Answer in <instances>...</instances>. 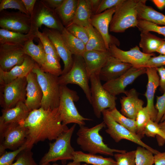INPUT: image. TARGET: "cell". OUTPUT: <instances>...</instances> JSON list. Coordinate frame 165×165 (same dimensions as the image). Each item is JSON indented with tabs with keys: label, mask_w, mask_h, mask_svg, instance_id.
Wrapping results in <instances>:
<instances>
[{
	"label": "cell",
	"mask_w": 165,
	"mask_h": 165,
	"mask_svg": "<svg viewBox=\"0 0 165 165\" xmlns=\"http://www.w3.org/2000/svg\"><path fill=\"white\" fill-rule=\"evenodd\" d=\"M108 109L110 114L116 122L131 132L136 134L137 128L135 120L126 117L116 107L112 109Z\"/></svg>",
	"instance_id": "e575fe53"
},
{
	"label": "cell",
	"mask_w": 165,
	"mask_h": 165,
	"mask_svg": "<svg viewBox=\"0 0 165 165\" xmlns=\"http://www.w3.org/2000/svg\"><path fill=\"white\" fill-rule=\"evenodd\" d=\"M31 149L26 148L18 155L16 162L12 165H38L33 157Z\"/></svg>",
	"instance_id": "b9f144b4"
},
{
	"label": "cell",
	"mask_w": 165,
	"mask_h": 165,
	"mask_svg": "<svg viewBox=\"0 0 165 165\" xmlns=\"http://www.w3.org/2000/svg\"><path fill=\"white\" fill-rule=\"evenodd\" d=\"M118 6L101 13L92 15L91 18V24L102 36L106 48L108 50L110 44H114L116 45L117 44V42L118 40L114 37L110 35L108 31L112 17Z\"/></svg>",
	"instance_id": "2e32d148"
},
{
	"label": "cell",
	"mask_w": 165,
	"mask_h": 165,
	"mask_svg": "<svg viewBox=\"0 0 165 165\" xmlns=\"http://www.w3.org/2000/svg\"><path fill=\"white\" fill-rule=\"evenodd\" d=\"M145 68L132 66L119 77L106 82L103 85L104 88L112 95L116 96L121 93L125 94V88L132 84L140 75L145 73Z\"/></svg>",
	"instance_id": "9a60e30c"
},
{
	"label": "cell",
	"mask_w": 165,
	"mask_h": 165,
	"mask_svg": "<svg viewBox=\"0 0 165 165\" xmlns=\"http://www.w3.org/2000/svg\"><path fill=\"white\" fill-rule=\"evenodd\" d=\"M151 119L150 115L147 107H143L138 111L136 120V134L140 139L144 137V131L148 123Z\"/></svg>",
	"instance_id": "d590c367"
},
{
	"label": "cell",
	"mask_w": 165,
	"mask_h": 165,
	"mask_svg": "<svg viewBox=\"0 0 165 165\" xmlns=\"http://www.w3.org/2000/svg\"><path fill=\"white\" fill-rule=\"evenodd\" d=\"M111 56L109 50L98 51H86L82 55L85 62L88 77L93 75H99L109 57Z\"/></svg>",
	"instance_id": "7402d4cb"
},
{
	"label": "cell",
	"mask_w": 165,
	"mask_h": 165,
	"mask_svg": "<svg viewBox=\"0 0 165 165\" xmlns=\"http://www.w3.org/2000/svg\"><path fill=\"white\" fill-rule=\"evenodd\" d=\"M146 73L148 79L146 91L144 94L147 101L146 106L149 110L151 119L155 122L157 111L154 105V100L156 91L159 86L160 77L155 68L146 67Z\"/></svg>",
	"instance_id": "44dd1931"
},
{
	"label": "cell",
	"mask_w": 165,
	"mask_h": 165,
	"mask_svg": "<svg viewBox=\"0 0 165 165\" xmlns=\"http://www.w3.org/2000/svg\"><path fill=\"white\" fill-rule=\"evenodd\" d=\"M99 75L94 74L90 77L92 105L96 116L100 118L104 110L116 107L117 97L106 90L101 84Z\"/></svg>",
	"instance_id": "ba28073f"
},
{
	"label": "cell",
	"mask_w": 165,
	"mask_h": 165,
	"mask_svg": "<svg viewBox=\"0 0 165 165\" xmlns=\"http://www.w3.org/2000/svg\"><path fill=\"white\" fill-rule=\"evenodd\" d=\"M155 107L157 111L155 122L158 123L165 119V92L162 95L156 96Z\"/></svg>",
	"instance_id": "7dc6e473"
},
{
	"label": "cell",
	"mask_w": 165,
	"mask_h": 165,
	"mask_svg": "<svg viewBox=\"0 0 165 165\" xmlns=\"http://www.w3.org/2000/svg\"><path fill=\"white\" fill-rule=\"evenodd\" d=\"M27 84L26 78L24 77L0 85V104L2 109L13 108L21 101L25 102Z\"/></svg>",
	"instance_id": "9c48e42d"
},
{
	"label": "cell",
	"mask_w": 165,
	"mask_h": 165,
	"mask_svg": "<svg viewBox=\"0 0 165 165\" xmlns=\"http://www.w3.org/2000/svg\"><path fill=\"white\" fill-rule=\"evenodd\" d=\"M24 6L29 15L33 17V10L36 0H22Z\"/></svg>",
	"instance_id": "816d5d0a"
},
{
	"label": "cell",
	"mask_w": 165,
	"mask_h": 165,
	"mask_svg": "<svg viewBox=\"0 0 165 165\" xmlns=\"http://www.w3.org/2000/svg\"><path fill=\"white\" fill-rule=\"evenodd\" d=\"M89 80L85 61L81 56L74 55L73 66L70 70L66 74L58 77V82L60 85L72 84L80 86L91 104V96L89 84Z\"/></svg>",
	"instance_id": "52a82bcc"
},
{
	"label": "cell",
	"mask_w": 165,
	"mask_h": 165,
	"mask_svg": "<svg viewBox=\"0 0 165 165\" xmlns=\"http://www.w3.org/2000/svg\"><path fill=\"white\" fill-rule=\"evenodd\" d=\"M153 154L143 147H138L135 152V165H152L154 163Z\"/></svg>",
	"instance_id": "f35d334b"
},
{
	"label": "cell",
	"mask_w": 165,
	"mask_h": 165,
	"mask_svg": "<svg viewBox=\"0 0 165 165\" xmlns=\"http://www.w3.org/2000/svg\"><path fill=\"white\" fill-rule=\"evenodd\" d=\"M102 114L103 122L107 128L105 132L116 142H118L122 139H126L146 148L154 154L159 152L143 142L136 134L131 132L116 122L110 114L108 109L104 110Z\"/></svg>",
	"instance_id": "30bf717a"
},
{
	"label": "cell",
	"mask_w": 165,
	"mask_h": 165,
	"mask_svg": "<svg viewBox=\"0 0 165 165\" xmlns=\"http://www.w3.org/2000/svg\"><path fill=\"white\" fill-rule=\"evenodd\" d=\"M146 0H140L137 6L138 19L145 20L157 25L165 26V15L151 6L146 5Z\"/></svg>",
	"instance_id": "d4e9b609"
},
{
	"label": "cell",
	"mask_w": 165,
	"mask_h": 165,
	"mask_svg": "<svg viewBox=\"0 0 165 165\" xmlns=\"http://www.w3.org/2000/svg\"><path fill=\"white\" fill-rule=\"evenodd\" d=\"M36 63L31 57L27 55L21 65L16 66L8 72L0 69V85H5L18 78L26 77L32 72Z\"/></svg>",
	"instance_id": "cb8c5ba5"
},
{
	"label": "cell",
	"mask_w": 165,
	"mask_h": 165,
	"mask_svg": "<svg viewBox=\"0 0 165 165\" xmlns=\"http://www.w3.org/2000/svg\"><path fill=\"white\" fill-rule=\"evenodd\" d=\"M106 126L103 121L91 127L82 126L76 133V142L83 151L88 153H97L106 156H114V153H123L126 150L111 148L104 143L100 132Z\"/></svg>",
	"instance_id": "7a4b0ae2"
},
{
	"label": "cell",
	"mask_w": 165,
	"mask_h": 165,
	"mask_svg": "<svg viewBox=\"0 0 165 165\" xmlns=\"http://www.w3.org/2000/svg\"><path fill=\"white\" fill-rule=\"evenodd\" d=\"M0 27L5 30L26 34L32 29L30 16L20 12L1 11Z\"/></svg>",
	"instance_id": "7c38bea8"
},
{
	"label": "cell",
	"mask_w": 165,
	"mask_h": 165,
	"mask_svg": "<svg viewBox=\"0 0 165 165\" xmlns=\"http://www.w3.org/2000/svg\"><path fill=\"white\" fill-rule=\"evenodd\" d=\"M136 150L114 154L116 165H135Z\"/></svg>",
	"instance_id": "7bdbcfd3"
},
{
	"label": "cell",
	"mask_w": 165,
	"mask_h": 165,
	"mask_svg": "<svg viewBox=\"0 0 165 165\" xmlns=\"http://www.w3.org/2000/svg\"><path fill=\"white\" fill-rule=\"evenodd\" d=\"M86 28L89 34V39L86 44V51L108 50L104 39L99 32L91 24Z\"/></svg>",
	"instance_id": "1f68e13d"
},
{
	"label": "cell",
	"mask_w": 165,
	"mask_h": 165,
	"mask_svg": "<svg viewBox=\"0 0 165 165\" xmlns=\"http://www.w3.org/2000/svg\"><path fill=\"white\" fill-rule=\"evenodd\" d=\"M30 111L25 102L21 101L15 107L8 109H2L0 117V130L14 124L24 122L28 116Z\"/></svg>",
	"instance_id": "ac0fdd59"
},
{
	"label": "cell",
	"mask_w": 165,
	"mask_h": 165,
	"mask_svg": "<svg viewBox=\"0 0 165 165\" xmlns=\"http://www.w3.org/2000/svg\"><path fill=\"white\" fill-rule=\"evenodd\" d=\"M32 71L36 74L42 93L41 107L45 109L58 108L60 90L58 77L44 72L36 63Z\"/></svg>",
	"instance_id": "277c9868"
},
{
	"label": "cell",
	"mask_w": 165,
	"mask_h": 165,
	"mask_svg": "<svg viewBox=\"0 0 165 165\" xmlns=\"http://www.w3.org/2000/svg\"><path fill=\"white\" fill-rule=\"evenodd\" d=\"M62 36L72 54L82 56L86 51V45L80 39L69 32L64 27L61 31Z\"/></svg>",
	"instance_id": "836d02e7"
},
{
	"label": "cell",
	"mask_w": 165,
	"mask_h": 165,
	"mask_svg": "<svg viewBox=\"0 0 165 165\" xmlns=\"http://www.w3.org/2000/svg\"><path fill=\"white\" fill-rule=\"evenodd\" d=\"M161 66L165 67V55L160 54L157 56L151 57L147 63L145 68H156Z\"/></svg>",
	"instance_id": "681fc988"
},
{
	"label": "cell",
	"mask_w": 165,
	"mask_h": 165,
	"mask_svg": "<svg viewBox=\"0 0 165 165\" xmlns=\"http://www.w3.org/2000/svg\"><path fill=\"white\" fill-rule=\"evenodd\" d=\"M154 163L155 165H165V152L155 154Z\"/></svg>",
	"instance_id": "f5cc1de1"
},
{
	"label": "cell",
	"mask_w": 165,
	"mask_h": 165,
	"mask_svg": "<svg viewBox=\"0 0 165 165\" xmlns=\"http://www.w3.org/2000/svg\"><path fill=\"white\" fill-rule=\"evenodd\" d=\"M66 28L71 34L86 44L89 39V34L86 27L72 23Z\"/></svg>",
	"instance_id": "60d3db41"
},
{
	"label": "cell",
	"mask_w": 165,
	"mask_h": 165,
	"mask_svg": "<svg viewBox=\"0 0 165 165\" xmlns=\"http://www.w3.org/2000/svg\"><path fill=\"white\" fill-rule=\"evenodd\" d=\"M81 163L79 162H75L73 161L72 162H70L68 163L67 164L65 165H80ZM52 165H61L58 164L57 163H54L52 164Z\"/></svg>",
	"instance_id": "91938a15"
},
{
	"label": "cell",
	"mask_w": 165,
	"mask_h": 165,
	"mask_svg": "<svg viewBox=\"0 0 165 165\" xmlns=\"http://www.w3.org/2000/svg\"><path fill=\"white\" fill-rule=\"evenodd\" d=\"M137 27L141 31H153L164 36L165 41V26H160L145 20L138 19Z\"/></svg>",
	"instance_id": "ab89813d"
},
{
	"label": "cell",
	"mask_w": 165,
	"mask_h": 165,
	"mask_svg": "<svg viewBox=\"0 0 165 165\" xmlns=\"http://www.w3.org/2000/svg\"><path fill=\"white\" fill-rule=\"evenodd\" d=\"M141 39L139 43L142 52L147 54H151L156 52L162 43L163 39L151 34L150 32L141 31Z\"/></svg>",
	"instance_id": "f546056e"
},
{
	"label": "cell",
	"mask_w": 165,
	"mask_h": 165,
	"mask_svg": "<svg viewBox=\"0 0 165 165\" xmlns=\"http://www.w3.org/2000/svg\"><path fill=\"white\" fill-rule=\"evenodd\" d=\"M158 125L160 128L165 133V119L163 122L158 123Z\"/></svg>",
	"instance_id": "680465c9"
},
{
	"label": "cell",
	"mask_w": 165,
	"mask_h": 165,
	"mask_svg": "<svg viewBox=\"0 0 165 165\" xmlns=\"http://www.w3.org/2000/svg\"><path fill=\"white\" fill-rule=\"evenodd\" d=\"M79 99L77 92L66 85H60L58 112L62 123L64 125L74 123L79 126H85L86 121L92 119L85 118L78 112L74 104Z\"/></svg>",
	"instance_id": "3957f363"
},
{
	"label": "cell",
	"mask_w": 165,
	"mask_h": 165,
	"mask_svg": "<svg viewBox=\"0 0 165 165\" xmlns=\"http://www.w3.org/2000/svg\"><path fill=\"white\" fill-rule=\"evenodd\" d=\"M132 67L111 55L101 70L99 77L101 80L109 81L119 77Z\"/></svg>",
	"instance_id": "603a6c76"
},
{
	"label": "cell",
	"mask_w": 165,
	"mask_h": 165,
	"mask_svg": "<svg viewBox=\"0 0 165 165\" xmlns=\"http://www.w3.org/2000/svg\"><path fill=\"white\" fill-rule=\"evenodd\" d=\"M32 30L26 34L11 31L2 28L0 29V44H11L23 46L31 38L35 37V31Z\"/></svg>",
	"instance_id": "484cf974"
},
{
	"label": "cell",
	"mask_w": 165,
	"mask_h": 165,
	"mask_svg": "<svg viewBox=\"0 0 165 165\" xmlns=\"http://www.w3.org/2000/svg\"><path fill=\"white\" fill-rule=\"evenodd\" d=\"M160 10L165 8V0H152L151 1Z\"/></svg>",
	"instance_id": "9f6ffc18"
},
{
	"label": "cell",
	"mask_w": 165,
	"mask_h": 165,
	"mask_svg": "<svg viewBox=\"0 0 165 165\" xmlns=\"http://www.w3.org/2000/svg\"><path fill=\"white\" fill-rule=\"evenodd\" d=\"M51 165L49 163H45L40 164L39 165Z\"/></svg>",
	"instance_id": "94428289"
},
{
	"label": "cell",
	"mask_w": 165,
	"mask_h": 165,
	"mask_svg": "<svg viewBox=\"0 0 165 165\" xmlns=\"http://www.w3.org/2000/svg\"><path fill=\"white\" fill-rule=\"evenodd\" d=\"M76 124L60 134L53 143H49V149L41 159L40 164L60 160L65 164L68 160H72L75 150L71 141Z\"/></svg>",
	"instance_id": "5b68a950"
},
{
	"label": "cell",
	"mask_w": 165,
	"mask_h": 165,
	"mask_svg": "<svg viewBox=\"0 0 165 165\" xmlns=\"http://www.w3.org/2000/svg\"><path fill=\"white\" fill-rule=\"evenodd\" d=\"M33 37L27 41L23 46L25 54L31 57L39 67L42 65L46 60V54L42 44L39 40L38 45L35 44Z\"/></svg>",
	"instance_id": "f1b7e54d"
},
{
	"label": "cell",
	"mask_w": 165,
	"mask_h": 165,
	"mask_svg": "<svg viewBox=\"0 0 165 165\" xmlns=\"http://www.w3.org/2000/svg\"><path fill=\"white\" fill-rule=\"evenodd\" d=\"M46 7L42 8L37 15L35 19L36 29L42 25L48 28L61 31L63 28L54 14Z\"/></svg>",
	"instance_id": "83f0119b"
},
{
	"label": "cell",
	"mask_w": 165,
	"mask_h": 165,
	"mask_svg": "<svg viewBox=\"0 0 165 165\" xmlns=\"http://www.w3.org/2000/svg\"><path fill=\"white\" fill-rule=\"evenodd\" d=\"M44 72L59 77L62 74L60 61L54 57L46 54V60L44 64L40 67Z\"/></svg>",
	"instance_id": "8d00e7d4"
},
{
	"label": "cell",
	"mask_w": 165,
	"mask_h": 165,
	"mask_svg": "<svg viewBox=\"0 0 165 165\" xmlns=\"http://www.w3.org/2000/svg\"><path fill=\"white\" fill-rule=\"evenodd\" d=\"M26 129L27 148L30 149L39 141L56 140L69 128L62 122L58 108L45 109L41 107L30 112L23 122L20 123Z\"/></svg>",
	"instance_id": "6da1fadb"
},
{
	"label": "cell",
	"mask_w": 165,
	"mask_h": 165,
	"mask_svg": "<svg viewBox=\"0 0 165 165\" xmlns=\"http://www.w3.org/2000/svg\"><path fill=\"white\" fill-rule=\"evenodd\" d=\"M27 55L21 46L11 44L0 46V69L8 72L16 66L21 65Z\"/></svg>",
	"instance_id": "5bb4252c"
},
{
	"label": "cell",
	"mask_w": 165,
	"mask_h": 165,
	"mask_svg": "<svg viewBox=\"0 0 165 165\" xmlns=\"http://www.w3.org/2000/svg\"><path fill=\"white\" fill-rule=\"evenodd\" d=\"M156 68L159 75L160 89L164 93L165 92V67L161 66Z\"/></svg>",
	"instance_id": "f907efd6"
},
{
	"label": "cell",
	"mask_w": 165,
	"mask_h": 165,
	"mask_svg": "<svg viewBox=\"0 0 165 165\" xmlns=\"http://www.w3.org/2000/svg\"><path fill=\"white\" fill-rule=\"evenodd\" d=\"M76 13L72 23L86 27L91 24L92 13L87 0H78Z\"/></svg>",
	"instance_id": "d6a6232c"
},
{
	"label": "cell",
	"mask_w": 165,
	"mask_h": 165,
	"mask_svg": "<svg viewBox=\"0 0 165 165\" xmlns=\"http://www.w3.org/2000/svg\"><path fill=\"white\" fill-rule=\"evenodd\" d=\"M126 96L120 98L121 113L130 119L136 120L139 110L143 107L144 103L142 100L138 97V93L134 88L126 91Z\"/></svg>",
	"instance_id": "ffe728a7"
},
{
	"label": "cell",
	"mask_w": 165,
	"mask_h": 165,
	"mask_svg": "<svg viewBox=\"0 0 165 165\" xmlns=\"http://www.w3.org/2000/svg\"><path fill=\"white\" fill-rule=\"evenodd\" d=\"M144 134L148 137H154L157 136L165 141V133L160 128L158 123L150 119L145 127Z\"/></svg>",
	"instance_id": "ee69618b"
},
{
	"label": "cell",
	"mask_w": 165,
	"mask_h": 165,
	"mask_svg": "<svg viewBox=\"0 0 165 165\" xmlns=\"http://www.w3.org/2000/svg\"><path fill=\"white\" fill-rule=\"evenodd\" d=\"M116 46L114 44L110 45L108 50L111 55L123 62L130 64L133 67L145 68L149 59L152 56H155L154 53L147 54L141 51L137 45L127 51L121 50Z\"/></svg>",
	"instance_id": "4fadbf2b"
},
{
	"label": "cell",
	"mask_w": 165,
	"mask_h": 165,
	"mask_svg": "<svg viewBox=\"0 0 165 165\" xmlns=\"http://www.w3.org/2000/svg\"><path fill=\"white\" fill-rule=\"evenodd\" d=\"M124 0H102L96 12V14L101 13L104 11L117 6Z\"/></svg>",
	"instance_id": "c3c4849f"
},
{
	"label": "cell",
	"mask_w": 165,
	"mask_h": 165,
	"mask_svg": "<svg viewBox=\"0 0 165 165\" xmlns=\"http://www.w3.org/2000/svg\"><path fill=\"white\" fill-rule=\"evenodd\" d=\"M102 0H87L92 15L95 14Z\"/></svg>",
	"instance_id": "db71d44e"
},
{
	"label": "cell",
	"mask_w": 165,
	"mask_h": 165,
	"mask_svg": "<svg viewBox=\"0 0 165 165\" xmlns=\"http://www.w3.org/2000/svg\"><path fill=\"white\" fill-rule=\"evenodd\" d=\"M27 148L25 143L18 148L11 152L5 151L0 157V165H12L18 155Z\"/></svg>",
	"instance_id": "bcb514c9"
},
{
	"label": "cell",
	"mask_w": 165,
	"mask_h": 165,
	"mask_svg": "<svg viewBox=\"0 0 165 165\" xmlns=\"http://www.w3.org/2000/svg\"><path fill=\"white\" fill-rule=\"evenodd\" d=\"M7 9H18L20 12L30 16L27 11L22 0H0V12Z\"/></svg>",
	"instance_id": "f6af8a7d"
},
{
	"label": "cell",
	"mask_w": 165,
	"mask_h": 165,
	"mask_svg": "<svg viewBox=\"0 0 165 165\" xmlns=\"http://www.w3.org/2000/svg\"><path fill=\"white\" fill-rule=\"evenodd\" d=\"M78 0H64L61 5L55 9L66 26L72 23L76 11Z\"/></svg>",
	"instance_id": "4dcf8cb0"
},
{
	"label": "cell",
	"mask_w": 165,
	"mask_h": 165,
	"mask_svg": "<svg viewBox=\"0 0 165 165\" xmlns=\"http://www.w3.org/2000/svg\"><path fill=\"white\" fill-rule=\"evenodd\" d=\"M64 0H46L43 1L48 6L55 9L59 7L63 2Z\"/></svg>",
	"instance_id": "11a10c76"
},
{
	"label": "cell",
	"mask_w": 165,
	"mask_h": 165,
	"mask_svg": "<svg viewBox=\"0 0 165 165\" xmlns=\"http://www.w3.org/2000/svg\"><path fill=\"white\" fill-rule=\"evenodd\" d=\"M26 128L20 124L9 126L0 130V156L7 149L15 150L26 143Z\"/></svg>",
	"instance_id": "8fae6325"
},
{
	"label": "cell",
	"mask_w": 165,
	"mask_h": 165,
	"mask_svg": "<svg viewBox=\"0 0 165 165\" xmlns=\"http://www.w3.org/2000/svg\"><path fill=\"white\" fill-rule=\"evenodd\" d=\"M72 160L75 162H83L92 165H116V160L111 158L104 157L81 151L74 152Z\"/></svg>",
	"instance_id": "4316f807"
},
{
	"label": "cell",
	"mask_w": 165,
	"mask_h": 165,
	"mask_svg": "<svg viewBox=\"0 0 165 165\" xmlns=\"http://www.w3.org/2000/svg\"><path fill=\"white\" fill-rule=\"evenodd\" d=\"M140 0H124L117 7L111 21L110 32L123 33L127 29L137 27V6Z\"/></svg>",
	"instance_id": "8992f818"
},
{
	"label": "cell",
	"mask_w": 165,
	"mask_h": 165,
	"mask_svg": "<svg viewBox=\"0 0 165 165\" xmlns=\"http://www.w3.org/2000/svg\"><path fill=\"white\" fill-rule=\"evenodd\" d=\"M80 165H90L88 164H86V163H85L82 164H81Z\"/></svg>",
	"instance_id": "6125c7cd"
},
{
	"label": "cell",
	"mask_w": 165,
	"mask_h": 165,
	"mask_svg": "<svg viewBox=\"0 0 165 165\" xmlns=\"http://www.w3.org/2000/svg\"><path fill=\"white\" fill-rule=\"evenodd\" d=\"M35 37L38 38L42 44L46 54L54 57L60 61L61 58L53 43L46 34L40 31L38 29H35Z\"/></svg>",
	"instance_id": "74e56055"
},
{
	"label": "cell",
	"mask_w": 165,
	"mask_h": 165,
	"mask_svg": "<svg viewBox=\"0 0 165 165\" xmlns=\"http://www.w3.org/2000/svg\"><path fill=\"white\" fill-rule=\"evenodd\" d=\"M26 78V98L25 103L31 111L41 107L43 94L36 74L32 71Z\"/></svg>",
	"instance_id": "d6986e66"
},
{
	"label": "cell",
	"mask_w": 165,
	"mask_h": 165,
	"mask_svg": "<svg viewBox=\"0 0 165 165\" xmlns=\"http://www.w3.org/2000/svg\"><path fill=\"white\" fill-rule=\"evenodd\" d=\"M45 33L53 43L59 56L63 62L64 68L61 75L66 74L73 66L72 54L65 43L60 31L50 29L46 30Z\"/></svg>",
	"instance_id": "e0dca14e"
},
{
	"label": "cell",
	"mask_w": 165,
	"mask_h": 165,
	"mask_svg": "<svg viewBox=\"0 0 165 165\" xmlns=\"http://www.w3.org/2000/svg\"><path fill=\"white\" fill-rule=\"evenodd\" d=\"M156 52L160 53V54L165 55V41H164Z\"/></svg>",
	"instance_id": "6f0895ef"
}]
</instances>
